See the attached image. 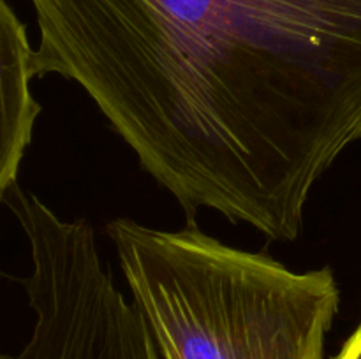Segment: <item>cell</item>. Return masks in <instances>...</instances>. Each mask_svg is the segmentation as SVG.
<instances>
[{
  "mask_svg": "<svg viewBox=\"0 0 361 359\" xmlns=\"http://www.w3.org/2000/svg\"><path fill=\"white\" fill-rule=\"evenodd\" d=\"M108 234L162 359H324L341 305L330 267L295 273L196 222L162 231L115 218Z\"/></svg>",
  "mask_w": 361,
  "mask_h": 359,
  "instance_id": "7a4b0ae2",
  "label": "cell"
},
{
  "mask_svg": "<svg viewBox=\"0 0 361 359\" xmlns=\"http://www.w3.org/2000/svg\"><path fill=\"white\" fill-rule=\"evenodd\" d=\"M0 197L30 246L20 282L35 315L27 344L2 359H162L143 313L106 271L94 229L62 220L18 182Z\"/></svg>",
  "mask_w": 361,
  "mask_h": 359,
  "instance_id": "3957f363",
  "label": "cell"
},
{
  "mask_svg": "<svg viewBox=\"0 0 361 359\" xmlns=\"http://www.w3.org/2000/svg\"><path fill=\"white\" fill-rule=\"evenodd\" d=\"M35 77L76 83L194 222L270 241L361 139V0H30Z\"/></svg>",
  "mask_w": 361,
  "mask_h": 359,
  "instance_id": "6da1fadb",
  "label": "cell"
},
{
  "mask_svg": "<svg viewBox=\"0 0 361 359\" xmlns=\"http://www.w3.org/2000/svg\"><path fill=\"white\" fill-rule=\"evenodd\" d=\"M335 359H361V326L353 333V336L345 341L341 354Z\"/></svg>",
  "mask_w": 361,
  "mask_h": 359,
  "instance_id": "5b68a950",
  "label": "cell"
},
{
  "mask_svg": "<svg viewBox=\"0 0 361 359\" xmlns=\"http://www.w3.org/2000/svg\"><path fill=\"white\" fill-rule=\"evenodd\" d=\"M27 28L9 4H0V192L18 182L41 108L34 101L35 77Z\"/></svg>",
  "mask_w": 361,
  "mask_h": 359,
  "instance_id": "277c9868",
  "label": "cell"
}]
</instances>
